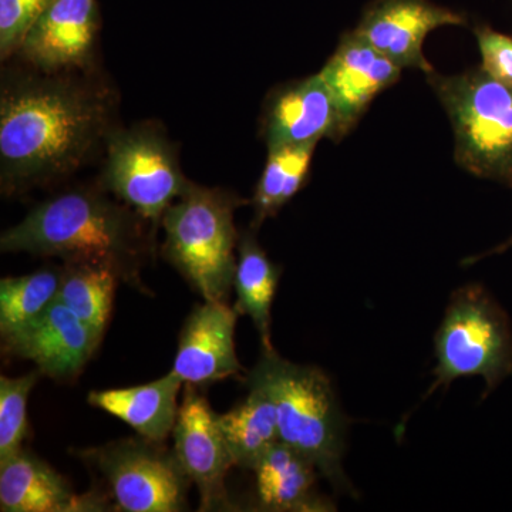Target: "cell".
Listing matches in <instances>:
<instances>
[{
    "label": "cell",
    "mask_w": 512,
    "mask_h": 512,
    "mask_svg": "<svg viewBox=\"0 0 512 512\" xmlns=\"http://www.w3.org/2000/svg\"><path fill=\"white\" fill-rule=\"evenodd\" d=\"M3 83L0 96V178L12 194L60 180L107 143L106 93L59 73Z\"/></svg>",
    "instance_id": "1"
},
{
    "label": "cell",
    "mask_w": 512,
    "mask_h": 512,
    "mask_svg": "<svg viewBox=\"0 0 512 512\" xmlns=\"http://www.w3.org/2000/svg\"><path fill=\"white\" fill-rule=\"evenodd\" d=\"M144 221L106 192L77 188L36 205L3 232L0 249L57 256L66 264L107 265L120 281L143 289L140 269L151 245Z\"/></svg>",
    "instance_id": "2"
},
{
    "label": "cell",
    "mask_w": 512,
    "mask_h": 512,
    "mask_svg": "<svg viewBox=\"0 0 512 512\" xmlns=\"http://www.w3.org/2000/svg\"><path fill=\"white\" fill-rule=\"evenodd\" d=\"M247 386L264 390L276 407L279 441L311 460L336 493L352 494L343 470L346 419L328 375L264 349Z\"/></svg>",
    "instance_id": "3"
},
{
    "label": "cell",
    "mask_w": 512,
    "mask_h": 512,
    "mask_svg": "<svg viewBox=\"0 0 512 512\" xmlns=\"http://www.w3.org/2000/svg\"><path fill=\"white\" fill-rule=\"evenodd\" d=\"M239 204L228 192L191 183L161 221L164 258L204 301L227 302L234 288L239 244L234 214Z\"/></svg>",
    "instance_id": "4"
},
{
    "label": "cell",
    "mask_w": 512,
    "mask_h": 512,
    "mask_svg": "<svg viewBox=\"0 0 512 512\" xmlns=\"http://www.w3.org/2000/svg\"><path fill=\"white\" fill-rule=\"evenodd\" d=\"M427 80L453 126L460 167L512 185V87L481 67L453 76L434 70Z\"/></svg>",
    "instance_id": "5"
},
{
    "label": "cell",
    "mask_w": 512,
    "mask_h": 512,
    "mask_svg": "<svg viewBox=\"0 0 512 512\" xmlns=\"http://www.w3.org/2000/svg\"><path fill=\"white\" fill-rule=\"evenodd\" d=\"M437 387H448L460 377H483L485 396L512 376L510 316L481 285L470 284L451 295L436 338Z\"/></svg>",
    "instance_id": "6"
},
{
    "label": "cell",
    "mask_w": 512,
    "mask_h": 512,
    "mask_svg": "<svg viewBox=\"0 0 512 512\" xmlns=\"http://www.w3.org/2000/svg\"><path fill=\"white\" fill-rule=\"evenodd\" d=\"M76 456L96 471L114 511L180 512L187 510L192 484L173 450L144 439L111 441L104 446L83 448ZM113 511V508H111Z\"/></svg>",
    "instance_id": "7"
},
{
    "label": "cell",
    "mask_w": 512,
    "mask_h": 512,
    "mask_svg": "<svg viewBox=\"0 0 512 512\" xmlns=\"http://www.w3.org/2000/svg\"><path fill=\"white\" fill-rule=\"evenodd\" d=\"M106 148L103 190L150 222L156 232L165 211L191 184L181 171L177 150L160 128L147 124L111 131Z\"/></svg>",
    "instance_id": "8"
},
{
    "label": "cell",
    "mask_w": 512,
    "mask_h": 512,
    "mask_svg": "<svg viewBox=\"0 0 512 512\" xmlns=\"http://www.w3.org/2000/svg\"><path fill=\"white\" fill-rule=\"evenodd\" d=\"M174 454L200 493V511H232L225 480L235 466L218 414L197 386L187 384L173 430Z\"/></svg>",
    "instance_id": "9"
},
{
    "label": "cell",
    "mask_w": 512,
    "mask_h": 512,
    "mask_svg": "<svg viewBox=\"0 0 512 512\" xmlns=\"http://www.w3.org/2000/svg\"><path fill=\"white\" fill-rule=\"evenodd\" d=\"M466 23L463 13L431 0H373L355 32L402 69L430 74L434 69L423 53L426 37L444 26Z\"/></svg>",
    "instance_id": "10"
},
{
    "label": "cell",
    "mask_w": 512,
    "mask_h": 512,
    "mask_svg": "<svg viewBox=\"0 0 512 512\" xmlns=\"http://www.w3.org/2000/svg\"><path fill=\"white\" fill-rule=\"evenodd\" d=\"M2 340L9 355L35 363L42 375L69 380L92 359L101 338L56 299L42 315Z\"/></svg>",
    "instance_id": "11"
},
{
    "label": "cell",
    "mask_w": 512,
    "mask_h": 512,
    "mask_svg": "<svg viewBox=\"0 0 512 512\" xmlns=\"http://www.w3.org/2000/svg\"><path fill=\"white\" fill-rule=\"evenodd\" d=\"M402 70L355 30L342 36L319 73L338 113L340 140L359 123L370 103L397 83Z\"/></svg>",
    "instance_id": "12"
},
{
    "label": "cell",
    "mask_w": 512,
    "mask_h": 512,
    "mask_svg": "<svg viewBox=\"0 0 512 512\" xmlns=\"http://www.w3.org/2000/svg\"><path fill=\"white\" fill-rule=\"evenodd\" d=\"M237 318L227 302L195 306L185 320L171 372L197 387L239 375L244 369L235 348Z\"/></svg>",
    "instance_id": "13"
},
{
    "label": "cell",
    "mask_w": 512,
    "mask_h": 512,
    "mask_svg": "<svg viewBox=\"0 0 512 512\" xmlns=\"http://www.w3.org/2000/svg\"><path fill=\"white\" fill-rule=\"evenodd\" d=\"M99 19L96 0H52L18 52L42 72L84 66L93 50Z\"/></svg>",
    "instance_id": "14"
},
{
    "label": "cell",
    "mask_w": 512,
    "mask_h": 512,
    "mask_svg": "<svg viewBox=\"0 0 512 512\" xmlns=\"http://www.w3.org/2000/svg\"><path fill=\"white\" fill-rule=\"evenodd\" d=\"M0 510L100 512L111 511V505L99 490L77 494L55 468L23 448L0 461Z\"/></svg>",
    "instance_id": "15"
},
{
    "label": "cell",
    "mask_w": 512,
    "mask_h": 512,
    "mask_svg": "<svg viewBox=\"0 0 512 512\" xmlns=\"http://www.w3.org/2000/svg\"><path fill=\"white\" fill-rule=\"evenodd\" d=\"M268 151L318 144L323 137L339 141V119L328 86L320 74L281 87L272 94L264 116Z\"/></svg>",
    "instance_id": "16"
},
{
    "label": "cell",
    "mask_w": 512,
    "mask_h": 512,
    "mask_svg": "<svg viewBox=\"0 0 512 512\" xmlns=\"http://www.w3.org/2000/svg\"><path fill=\"white\" fill-rule=\"evenodd\" d=\"M259 507L272 512L335 511L318 491V468L282 441L274 444L252 468Z\"/></svg>",
    "instance_id": "17"
},
{
    "label": "cell",
    "mask_w": 512,
    "mask_h": 512,
    "mask_svg": "<svg viewBox=\"0 0 512 512\" xmlns=\"http://www.w3.org/2000/svg\"><path fill=\"white\" fill-rule=\"evenodd\" d=\"M183 380L174 372L140 386L92 392L90 406L117 417L144 439L164 443L173 434L177 421L178 393Z\"/></svg>",
    "instance_id": "18"
},
{
    "label": "cell",
    "mask_w": 512,
    "mask_h": 512,
    "mask_svg": "<svg viewBox=\"0 0 512 512\" xmlns=\"http://www.w3.org/2000/svg\"><path fill=\"white\" fill-rule=\"evenodd\" d=\"M281 268L269 259L254 234L247 232L239 238L234 289L237 293L235 311L254 322L264 349H272L271 312Z\"/></svg>",
    "instance_id": "19"
},
{
    "label": "cell",
    "mask_w": 512,
    "mask_h": 512,
    "mask_svg": "<svg viewBox=\"0 0 512 512\" xmlns=\"http://www.w3.org/2000/svg\"><path fill=\"white\" fill-rule=\"evenodd\" d=\"M248 396L229 412L218 414V424L235 466L251 471L259 458L279 441L278 416L271 397L249 386Z\"/></svg>",
    "instance_id": "20"
},
{
    "label": "cell",
    "mask_w": 512,
    "mask_h": 512,
    "mask_svg": "<svg viewBox=\"0 0 512 512\" xmlns=\"http://www.w3.org/2000/svg\"><path fill=\"white\" fill-rule=\"evenodd\" d=\"M120 276L103 264H66L57 301L103 338Z\"/></svg>",
    "instance_id": "21"
},
{
    "label": "cell",
    "mask_w": 512,
    "mask_h": 512,
    "mask_svg": "<svg viewBox=\"0 0 512 512\" xmlns=\"http://www.w3.org/2000/svg\"><path fill=\"white\" fill-rule=\"evenodd\" d=\"M315 147L316 144H301L268 151V161L252 198L254 227L274 217L298 194L308 177Z\"/></svg>",
    "instance_id": "22"
},
{
    "label": "cell",
    "mask_w": 512,
    "mask_h": 512,
    "mask_svg": "<svg viewBox=\"0 0 512 512\" xmlns=\"http://www.w3.org/2000/svg\"><path fill=\"white\" fill-rule=\"evenodd\" d=\"M62 269H40L33 274L9 276L0 281V333L22 328L57 299Z\"/></svg>",
    "instance_id": "23"
},
{
    "label": "cell",
    "mask_w": 512,
    "mask_h": 512,
    "mask_svg": "<svg viewBox=\"0 0 512 512\" xmlns=\"http://www.w3.org/2000/svg\"><path fill=\"white\" fill-rule=\"evenodd\" d=\"M42 373L0 377V461L23 450L28 436V400Z\"/></svg>",
    "instance_id": "24"
},
{
    "label": "cell",
    "mask_w": 512,
    "mask_h": 512,
    "mask_svg": "<svg viewBox=\"0 0 512 512\" xmlns=\"http://www.w3.org/2000/svg\"><path fill=\"white\" fill-rule=\"evenodd\" d=\"M52 0H0V53L2 59L18 52L29 30Z\"/></svg>",
    "instance_id": "25"
},
{
    "label": "cell",
    "mask_w": 512,
    "mask_h": 512,
    "mask_svg": "<svg viewBox=\"0 0 512 512\" xmlns=\"http://www.w3.org/2000/svg\"><path fill=\"white\" fill-rule=\"evenodd\" d=\"M481 53V69L493 79L512 87V37L495 32L490 26L474 28Z\"/></svg>",
    "instance_id": "26"
},
{
    "label": "cell",
    "mask_w": 512,
    "mask_h": 512,
    "mask_svg": "<svg viewBox=\"0 0 512 512\" xmlns=\"http://www.w3.org/2000/svg\"><path fill=\"white\" fill-rule=\"evenodd\" d=\"M512 247V238L510 241L505 242V244L501 245V247L494 248L493 251L487 252V254L478 256V258H470L468 261H466V264H474V262H477L478 259L484 258L485 255H493V254H501V252H504L505 249Z\"/></svg>",
    "instance_id": "27"
}]
</instances>
